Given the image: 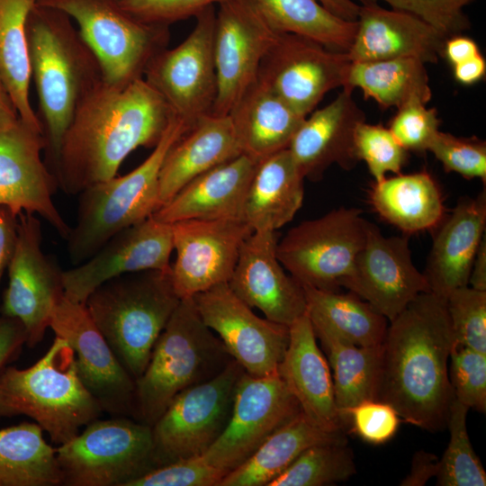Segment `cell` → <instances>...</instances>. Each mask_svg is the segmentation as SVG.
I'll return each mask as SVG.
<instances>
[{
  "mask_svg": "<svg viewBox=\"0 0 486 486\" xmlns=\"http://www.w3.org/2000/svg\"><path fill=\"white\" fill-rule=\"evenodd\" d=\"M277 372L312 422L325 430L343 431L329 365L307 312L289 326L288 346Z\"/></svg>",
  "mask_w": 486,
  "mask_h": 486,
  "instance_id": "484cf974",
  "label": "cell"
},
{
  "mask_svg": "<svg viewBox=\"0 0 486 486\" xmlns=\"http://www.w3.org/2000/svg\"><path fill=\"white\" fill-rule=\"evenodd\" d=\"M85 427L55 447L62 486H128L157 467L150 426L112 417Z\"/></svg>",
  "mask_w": 486,
  "mask_h": 486,
  "instance_id": "ba28073f",
  "label": "cell"
},
{
  "mask_svg": "<svg viewBox=\"0 0 486 486\" xmlns=\"http://www.w3.org/2000/svg\"><path fill=\"white\" fill-rule=\"evenodd\" d=\"M102 409L80 381L75 352L56 337L32 365L6 366L0 374V418L24 415L62 445L99 418Z\"/></svg>",
  "mask_w": 486,
  "mask_h": 486,
  "instance_id": "277c9868",
  "label": "cell"
},
{
  "mask_svg": "<svg viewBox=\"0 0 486 486\" xmlns=\"http://www.w3.org/2000/svg\"><path fill=\"white\" fill-rule=\"evenodd\" d=\"M347 441L343 431H328L302 410L277 428L243 464L229 472L220 486H267L309 447Z\"/></svg>",
  "mask_w": 486,
  "mask_h": 486,
  "instance_id": "1f68e13d",
  "label": "cell"
},
{
  "mask_svg": "<svg viewBox=\"0 0 486 486\" xmlns=\"http://www.w3.org/2000/svg\"><path fill=\"white\" fill-rule=\"evenodd\" d=\"M368 220L355 207H340L292 228L276 246L277 257L302 285L338 291L366 239Z\"/></svg>",
  "mask_w": 486,
  "mask_h": 486,
  "instance_id": "30bf717a",
  "label": "cell"
},
{
  "mask_svg": "<svg viewBox=\"0 0 486 486\" xmlns=\"http://www.w3.org/2000/svg\"><path fill=\"white\" fill-rule=\"evenodd\" d=\"M17 220L16 245L6 270L8 284L0 315L18 320L26 332V346L34 347L43 339L65 296L63 271L43 252L38 217L21 212Z\"/></svg>",
  "mask_w": 486,
  "mask_h": 486,
  "instance_id": "4fadbf2b",
  "label": "cell"
},
{
  "mask_svg": "<svg viewBox=\"0 0 486 486\" xmlns=\"http://www.w3.org/2000/svg\"><path fill=\"white\" fill-rule=\"evenodd\" d=\"M356 32L346 52L352 62L412 58L436 63L446 37L417 16L378 3L360 4Z\"/></svg>",
  "mask_w": 486,
  "mask_h": 486,
  "instance_id": "d4e9b609",
  "label": "cell"
},
{
  "mask_svg": "<svg viewBox=\"0 0 486 486\" xmlns=\"http://www.w3.org/2000/svg\"><path fill=\"white\" fill-rule=\"evenodd\" d=\"M361 4L387 3L392 9L411 14L426 22L446 38L461 34L470 28L464 12L472 0H358Z\"/></svg>",
  "mask_w": 486,
  "mask_h": 486,
  "instance_id": "bcb514c9",
  "label": "cell"
},
{
  "mask_svg": "<svg viewBox=\"0 0 486 486\" xmlns=\"http://www.w3.org/2000/svg\"><path fill=\"white\" fill-rule=\"evenodd\" d=\"M439 224L423 274L430 292L446 300L454 290L468 285L474 256L485 236L486 191L460 200Z\"/></svg>",
  "mask_w": 486,
  "mask_h": 486,
  "instance_id": "4316f807",
  "label": "cell"
},
{
  "mask_svg": "<svg viewBox=\"0 0 486 486\" xmlns=\"http://www.w3.org/2000/svg\"><path fill=\"white\" fill-rule=\"evenodd\" d=\"M36 0H0V73L19 119L42 130L30 101L27 21Z\"/></svg>",
  "mask_w": 486,
  "mask_h": 486,
  "instance_id": "74e56055",
  "label": "cell"
},
{
  "mask_svg": "<svg viewBox=\"0 0 486 486\" xmlns=\"http://www.w3.org/2000/svg\"><path fill=\"white\" fill-rule=\"evenodd\" d=\"M224 0H118L120 5L133 17L149 24H170L195 17L208 6Z\"/></svg>",
  "mask_w": 486,
  "mask_h": 486,
  "instance_id": "f907efd6",
  "label": "cell"
},
{
  "mask_svg": "<svg viewBox=\"0 0 486 486\" xmlns=\"http://www.w3.org/2000/svg\"><path fill=\"white\" fill-rule=\"evenodd\" d=\"M336 16L350 22L357 20L360 4L353 0H317Z\"/></svg>",
  "mask_w": 486,
  "mask_h": 486,
  "instance_id": "680465c9",
  "label": "cell"
},
{
  "mask_svg": "<svg viewBox=\"0 0 486 486\" xmlns=\"http://www.w3.org/2000/svg\"><path fill=\"white\" fill-rule=\"evenodd\" d=\"M234 359L217 375L178 393L151 426L157 467L202 455L230 419L244 373Z\"/></svg>",
  "mask_w": 486,
  "mask_h": 486,
  "instance_id": "8fae6325",
  "label": "cell"
},
{
  "mask_svg": "<svg viewBox=\"0 0 486 486\" xmlns=\"http://www.w3.org/2000/svg\"><path fill=\"white\" fill-rule=\"evenodd\" d=\"M171 226L176 260L170 279L180 299L228 283L253 232L242 219L186 220Z\"/></svg>",
  "mask_w": 486,
  "mask_h": 486,
  "instance_id": "ffe728a7",
  "label": "cell"
},
{
  "mask_svg": "<svg viewBox=\"0 0 486 486\" xmlns=\"http://www.w3.org/2000/svg\"><path fill=\"white\" fill-rule=\"evenodd\" d=\"M439 459L433 454L425 451L417 452L411 462L410 473L400 482L402 486H423L436 477L438 471Z\"/></svg>",
  "mask_w": 486,
  "mask_h": 486,
  "instance_id": "db71d44e",
  "label": "cell"
},
{
  "mask_svg": "<svg viewBox=\"0 0 486 486\" xmlns=\"http://www.w3.org/2000/svg\"><path fill=\"white\" fill-rule=\"evenodd\" d=\"M50 328L74 350L78 377L102 411L135 419V380L118 360L86 305L64 296L51 316Z\"/></svg>",
  "mask_w": 486,
  "mask_h": 486,
  "instance_id": "e0dca14e",
  "label": "cell"
},
{
  "mask_svg": "<svg viewBox=\"0 0 486 486\" xmlns=\"http://www.w3.org/2000/svg\"><path fill=\"white\" fill-rule=\"evenodd\" d=\"M62 486L56 448L36 422L0 429V486Z\"/></svg>",
  "mask_w": 486,
  "mask_h": 486,
  "instance_id": "d590c367",
  "label": "cell"
},
{
  "mask_svg": "<svg viewBox=\"0 0 486 486\" xmlns=\"http://www.w3.org/2000/svg\"><path fill=\"white\" fill-rule=\"evenodd\" d=\"M365 121L353 91L342 88L326 106L311 112L292 136L288 149L302 175L313 182L336 164L344 170L359 162L355 148L357 126Z\"/></svg>",
  "mask_w": 486,
  "mask_h": 486,
  "instance_id": "cb8c5ba5",
  "label": "cell"
},
{
  "mask_svg": "<svg viewBox=\"0 0 486 486\" xmlns=\"http://www.w3.org/2000/svg\"><path fill=\"white\" fill-rule=\"evenodd\" d=\"M355 148L358 160L364 161L374 182L387 173L399 174L407 162L408 152L394 138L389 128L361 122L355 133Z\"/></svg>",
  "mask_w": 486,
  "mask_h": 486,
  "instance_id": "7bdbcfd3",
  "label": "cell"
},
{
  "mask_svg": "<svg viewBox=\"0 0 486 486\" xmlns=\"http://www.w3.org/2000/svg\"><path fill=\"white\" fill-rule=\"evenodd\" d=\"M454 344L446 300L418 294L387 327L376 400L414 426L443 429L454 400L448 373Z\"/></svg>",
  "mask_w": 486,
  "mask_h": 486,
  "instance_id": "7a4b0ae2",
  "label": "cell"
},
{
  "mask_svg": "<svg viewBox=\"0 0 486 486\" xmlns=\"http://www.w3.org/2000/svg\"><path fill=\"white\" fill-rule=\"evenodd\" d=\"M446 307L454 344L486 354V291L457 288L447 296Z\"/></svg>",
  "mask_w": 486,
  "mask_h": 486,
  "instance_id": "b9f144b4",
  "label": "cell"
},
{
  "mask_svg": "<svg viewBox=\"0 0 486 486\" xmlns=\"http://www.w3.org/2000/svg\"><path fill=\"white\" fill-rule=\"evenodd\" d=\"M351 64L346 52L279 32L263 58L258 77L298 114L307 117L327 93L346 86Z\"/></svg>",
  "mask_w": 486,
  "mask_h": 486,
  "instance_id": "2e32d148",
  "label": "cell"
},
{
  "mask_svg": "<svg viewBox=\"0 0 486 486\" xmlns=\"http://www.w3.org/2000/svg\"><path fill=\"white\" fill-rule=\"evenodd\" d=\"M274 230L253 231L244 241L233 274L231 291L267 320L290 326L306 313L303 286L287 274L276 255Z\"/></svg>",
  "mask_w": 486,
  "mask_h": 486,
  "instance_id": "603a6c76",
  "label": "cell"
},
{
  "mask_svg": "<svg viewBox=\"0 0 486 486\" xmlns=\"http://www.w3.org/2000/svg\"><path fill=\"white\" fill-rule=\"evenodd\" d=\"M242 154L258 162L287 148L306 118L257 76L229 113Z\"/></svg>",
  "mask_w": 486,
  "mask_h": 486,
  "instance_id": "f546056e",
  "label": "cell"
},
{
  "mask_svg": "<svg viewBox=\"0 0 486 486\" xmlns=\"http://www.w3.org/2000/svg\"><path fill=\"white\" fill-rule=\"evenodd\" d=\"M454 68L455 79L464 85H472L480 81L486 71V63L482 54L459 63Z\"/></svg>",
  "mask_w": 486,
  "mask_h": 486,
  "instance_id": "9f6ffc18",
  "label": "cell"
},
{
  "mask_svg": "<svg viewBox=\"0 0 486 486\" xmlns=\"http://www.w3.org/2000/svg\"><path fill=\"white\" fill-rule=\"evenodd\" d=\"M301 410L278 372L266 376L244 372L236 386L228 424L202 457L228 473Z\"/></svg>",
  "mask_w": 486,
  "mask_h": 486,
  "instance_id": "5bb4252c",
  "label": "cell"
},
{
  "mask_svg": "<svg viewBox=\"0 0 486 486\" xmlns=\"http://www.w3.org/2000/svg\"><path fill=\"white\" fill-rule=\"evenodd\" d=\"M343 88H360L365 98L385 109L416 102L426 104L432 97L425 64L412 58L352 62Z\"/></svg>",
  "mask_w": 486,
  "mask_h": 486,
  "instance_id": "e575fe53",
  "label": "cell"
},
{
  "mask_svg": "<svg viewBox=\"0 0 486 486\" xmlns=\"http://www.w3.org/2000/svg\"><path fill=\"white\" fill-rule=\"evenodd\" d=\"M369 199L381 218L408 236L435 228L444 218L441 191L427 171L374 182Z\"/></svg>",
  "mask_w": 486,
  "mask_h": 486,
  "instance_id": "d6a6232c",
  "label": "cell"
},
{
  "mask_svg": "<svg viewBox=\"0 0 486 486\" xmlns=\"http://www.w3.org/2000/svg\"><path fill=\"white\" fill-rule=\"evenodd\" d=\"M257 162L241 154L198 176L152 215L175 223L186 220L242 219Z\"/></svg>",
  "mask_w": 486,
  "mask_h": 486,
  "instance_id": "83f0119b",
  "label": "cell"
},
{
  "mask_svg": "<svg viewBox=\"0 0 486 486\" xmlns=\"http://www.w3.org/2000/svg\"><path fill=\"white\" fill-rule=\"evenodd\" d=\"M17 215L0 205V284L14 252L17 239Z\"/></svg>",
  "mask_w": 486,
  "mask_h": 486,
  "instance_id": "f5cc1de1",
  "label": "cell"
},
{
  "mask_svg": "<svg viewBox=\"0 0 486 486\" xmlns=\"http://www.w3.org/2000/svg\"><path fill=\"white\" fill-rule=\"evenodd\" d=\"M192 298L203 323L247 374L266 376L277 372L289 343L288 326L258 317L228 283Z\"/></svg>",
  "mask_w": 486,
  "mask_h": 486,
  "instance_id": "ac0fdd59",
  "label": "cell"
},
{
  "mask_svg": "<svg viewBox=\"0 0 486 486\" xmlns=\"http://www.w3.org/2000/svg\"><path fill=\"white\" fill-rule=\"evenodd\" d=\"M302 286L312 326L325 328L356 346L382 344L388 320L367 302L352 292L341 293Z\"/></svg>",
  "mask_w": 486,
  "mask_h": 486,
  "instance_id": "8d00e7d4",
  "label": "cell"
},
{
  "mask_svg": "<svg viewBox=\"0 0 486 486\" xmlns=\"http://www.w3.org/2000/svg\"><path fill=\"white\" fill-rule=\"evenodd\" d=\"M338 286L367 302L389 321L418 294L430 292L425 274L413 263L409 236L386 237L370 221L364 245Z\"/></svg>",
  "mask_w": 486,
  "mask_h": 486,
  "instance_id": "d6986e66",
  "label": "cell"
},
{
  "mask_svg": "<svg viewBox=\"0 0 486 486\" xmlns=\"http://www.w3.org/2000/svg\"><path fill=\"white\" fill-rule=\"evenodd\" d=\"M218 4L213 37L218 91L212 114L224 116L256 80L279 32L254 0H224Z\"/></svg>",
  "mask_w": 486,
  "mask_h": 486,
  "instance_id": "9a60e30c",
  "label": "cell"
},
{
  "mask_svg": "<svg viewBox=\"0 0 486 486\" xmlns=\"http://www.w3.org/2000/svg\"><path fill=\"white\" fill-rule=\"evenodd\" d=\"M172 226L153 216L114 234L92 256L63 271L65 297L86 303L104 283L145 270L170 272Z\"/></svg>",
  "mask_w": 486,
  "mask_h": 486,
  "instance_id": "7402d4cb",
  "label": "cell"
},
{
  "mask_svg": "<svg viewBox=\"0 0 486 486\" xmlns=\"http://www.w3.org/2000/svg\"><path fill=\"white\" fill-rule=\"evenodd\" d=\"M448 370L454 399L469 409L486 410V354L454 344Z\"/></svg>",
  "mask_w": 486,
  "mask_h": 486,
  "instance_id": "ee69618b",
  "label": "cell"
},
{
  "mask_svg": "<svg viewBox=\"0 0 486 486\" xmlns=\"http://www.w3.org/2000/svg\"><path fill=\"white\" fill-rule=\"evenodd\" d=\"M241 154L229 115L202 118L177 140L163 161L159 208L198 176Z\"/></svg>",
  "mask_w": 486,
  "mask_h": 486,
  "instance_id": "f1b7e54d",
  "label": "cell"
},
{
  "mask_svg": "<svg viewBox=\"0 0 486 486\" xmlns=\"http://www.w3.org/2000/svg\"><path fill=\"white\" fill-rule=\"evenodd\" d=\"M480 53L478 45L473 40L458 34L446 39L443 55L445 54L447 60L454 67Z\"/></svg>",
  "mask_w": 486,
  "mask_h": 486,
  "instance_id": "11a10c76",
  "label": "cell"
},
{
  "mask_svg": "<svg viewBox=\"0 0 486 486\" xmlns=\"http://www.w3.org/2000/svg\"><path fill=\"white\" fill-rule=\"evenodd\" d=\"M312 328L327 353L333 372L335 402L346 427L345 416L350 408L377 399L382 344L359 346L325 328Z\"/></svg>",
  "mask_w": 486,
  "mask_h": 486,
  "instance_id": "836d02e7",
  "label": "cell"
},
{
  "mask_svg": "<svg viewBox=\"0 0 486 486\" xmlns=\"http://www.w3.org/2000/svg\"><path fill=\"white\" fill-rule=\"evenodd\" d=\"M304 179L288 148L258 161L245 199L242 220L253 231H276L301 209Z\"/></svg>",
  "mask_w": 486,
  "mask_h": 486,
  "instance_id": "4dcf8cb0",
  "label": "cell"
},
{
  "mask_svg": "<svg viewBox=\"0 0 486 486\" xmlns=\"http://www.w3.org/2000/svg\"><path fill=\"white\" fill-rule=\"evenodd\" d=\"M18 118L16 109L0 73V130L13 124Z\"/></svg>",
  "mask_w": 486,
  "mask_h": 486,
  "instance_id": "91938a15",
  "label": "cell"
},
{
  "mask_svg": "<svg viewBox=\"0 0 486 486\" xmlns=\"http://www.w3.org/2000/svg\"><path fill=\"white\" fill-rule=\"evenodd\" d=\"M26 332L16 319L0 315V374L26 346Z\"/></svg>",
  "mask_w": 486,
  "mask_h": 486,
  "instance_id": "816d5d0a",
  "label": "cell"
},
{
  "mask_svg": "<svg viewBox=\"0 0 486 486\" xmlns=\"http://www.w3.org/2000/svg\"><path fill=\"white\" fill-rule=\"evenodd\" d=\"M226 474L200 455L156 467L128 486H220Z\"/></svg>",
  "mask_w": 486,
  "mask_h": 486,
  "instance_id": "7dc6e473",
  "label": "cell"
},
{
  "mask_svg": "<svg viewBox=\"0 0 486 486\" xmlns=\"http://www.w3.org/2000/svg\"><path fill=\"white\" fill-rule=\"evenodd\" d=\"M395 409L382 400H364L346 412V426L364 441L381 445L391 440L398 431L400 418Z\"/></svg>",
  "mask_w": 486,
  "mask_h": 486,
  "instance_id": "681fc988",
  "label": "cell"
},
{
  "mask_svg": "<svg viewBox=\"0 0 486 486\" xmlns=\"http://www.w3.org/2000/svg\"><path fill=\"white\" fill-rule=\"evenodd\" d=\"M278 32L296 34L324 47L347 52L357 23L343 20L317 0H254Z\"/></svg>",
  "mask_w": 486,
  "mask_h": 486,
  "instance_id": "f35d334b",
  "label": "cell"
},
{
  "mask_svg": "<svg viewBox=\"0 0 486 486\" xmlns=\"http://www.w3.org/2000/svg\"><path fill=\"white\" fill-rule=\"evenodd\" d=\"M356 472L347 441L312 446L267 486H322L349 479Z\"/></svg>",
  "mask_w": 486,
  "mask_h": 486,
  "instance_id": "ab89813d",
  "label": "cell"
},
{
  "mask_svg": "<svg viewBox=\"0 0 486 486\" xmlns=\"http://www.w3.org/2000/svg\"><path fill=\"white\" fill-rule=\"evenodd\" d=\"M446 172H454L466 179L480 178L486 183V142L477 137H457L440 130L428 150Z\"/></svg>",
  "mask_w": 486,
  "mask_h": 486,
  "instance_id": "f6af8a7d",
  "label": "cell"
},
{
  "mask_svg": "<svg viewBox=\"0 0 486 486\" xmlns=\"http://www.w3.org/2000/svg\"><path fill=\"white\" fill-rule=\"evenodd\" d=\"M180 301L170 272L145 270L104 283L85 305L118 360L137 380Z\"/></svg>",
  "mask_w": 486,
  "mask_h": 486,
  "instance_id": "5b68a950",
  "label": "cell"
},
{
  "mask_svg": "<svg viewBox=\"0 0 486 486\" xmlns=\"http://www.w3.org/2000/svg\"><path fill=\"white\" fill-rule=\"evenodd\" d=\"M231 360L193 298L181 299L135 380V419L151 427L178 393L217 375Z\"/></svg>",
  "mask_w": 486,
  "mask_h": 486,
  "instance_id": "8992f818",
  "label": "cell"
},
{
  "mask_svg": "<svg viewBox=\"0 0 486 486\" xmlns=\"http://www.w3.org/2000/svg\"><path fill=\"white\" fill-rule=\"evenodd\" d=\"M468 285L479 291H486V238H482L474 256Z\"/></svg>",
  "mask_w": 486,
  "mask_h": 486,
  "instance_id": "6f0895ef",
  "label": "cell"
},
{
  "mask_svg": "<svg viewBox=\"0 0 486 486\" xmlns=\"http://www.w3.org/2000/svg\"><path fill=\"white\" fill-rule=\"evenodd\" d=\"M174 117L143 77L124 86L102 79L80 102L62 140L53 171L58 188L76 195L115 176L133 150L158 143Z\"/></svg>",
  "mask_w": 486,
  "mask_h": 486,
  "instance_id": "6da1fadb",
  "label": "cell"
},
{
  "mask_svg": "<svg viewBox=\"0 0 486 486\" xmlns=\"http://www.w3.org/2000/svg\"><path fill=\"white\" fill-rule=\"evenodd\" d=\"M36 4L62 11L77 23L104 80L116 86L142 78L148 62L170 39L169 26L139 21L118 0H36Z\"/></svg>",
  "mask_w": 486,
  "mask_h": 486,
  "instance_id": "9c48e42d",
  "label": "cell"
},
{
  "mask_svg": "<svg viewBox=\"0 0 486 486\" xmlns=\"http://www.w3.org/2000/svg\"><path fill=\"white\" fill-rule=\"evenodd\" d=\"M190 34L177 46L165 48L148 62L143 78L172 112L190 128L212 113L218 80L213 50L214 5L196 16Z\"/></svg>",
  "mask_w": 486,
  "mask_h": 486,
  "instance_id": "7c38bea8",
  "label": "cell"
},
{
  "mask_svg": "<svg viewBox=\"0 0 486 486\" xmlns=\"http://www.w3.org/2000/svg\"><path fill=\"white\" fill-rule=\"evenodd\" d=\"M397 110L388 127L394 138L407 151L427 152L439 130L436 111L418 102Z\"/></svg>",
  "mask_w": 486,
  "mask_h": 486,
  "instance_id": "c3c4849f",
  "label": "cell"
},
{
  "mask_svg": "<svg viewBox=\"0 0 486 486\" xmlns=\"http://www.w3.org/2000/svg\"><path fill=\"white\" fill-rule=\"evenodd\" d=\"M43 132L21 119L0 130V205L39 215L66 239L70 228L54 202L57 177L47 166Z\"/></svg>",
  "mask_w": 486,
  "mask_h": 486,
  "instance_id": "44dd1931",
  "label": "cell"
},
{
  "mask_svg": "<svg viewBox=\"0 0 486 486\" xmlns=\"http://www.w3.org/2000/svg\"><path fill=\"white\" fill-rule=\"evenodd\" d=\"M27 43L45 139L44 159L53 172L77 106L104 79L103 74L94 52L62 11L35 4L27 21Z\"/></svg>",
  "mask_w": 486,
  "mask_h": 486,
  "instance_id": "3957f363",
  "label": "cell"
},
{
  "mask_svg": "<svg viewBox=\"0 0 486 486\" xmlns=\"http://www.w3.org/2000/svg\"><path fill=\"white\" fill-rule=\"evenodd\" d=\"M468 410V407L453 400L446 424L450 440L438 461L436 476L438 486L486 485V472L472 448L467 432Z\"/></svg>",
  "mask_w": 486,
  "mask_h": 486,
  "instance_id": "60d3db41",
  "label": "cell"
},
{
  "mask_svg": "<svg viewBox=\"0 0 486 486\" xmlns=\"http://www.w3.org/2000/svg\"><path fill=\"white\" fill-rule=\"evenodd\" d=\"M175 116L149 156L121 176L96 183L79 195L76 221L66 238L74 266L92 256L117 232L152 216L159 208V173L177 140L188 130Z\"/></svg>",
  "mask_w": 486,
  "mask_h": 486,
  "instance_id": "52a82bcc",
  "label": "cell"
}]
</instances>
